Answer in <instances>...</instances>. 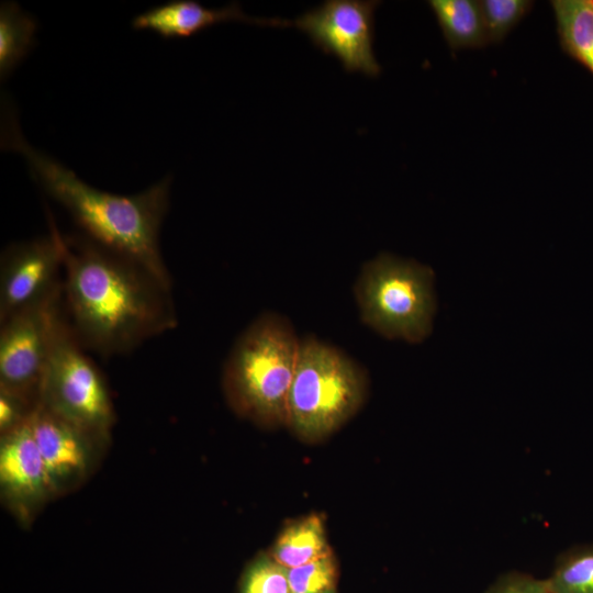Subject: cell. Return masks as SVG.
Returning a JSON list of instances; mask_svg holds the SVG:
<instances>
[{
  "instance_id": "cell-1",
  "label": "cell",
  "mask_w": 593,
  "mask_h": 593,
  "mask_svg": "<svg viewBox=\"0 0 593 593\" xmlns=\"http://www.w3.org/2000/svg\"><path fill=\"white\" fill-rule=\"evenodd\" d=\"M66 314L79 343L125 354L176 327L171 287L135 260L86 235L64 237Z\"/></svg>"
},
{
  "instance_id": "cell-2",
  "label": "cell",
  "mask_w": 593,
  "mask_h": 593,
  "mask_svg": "<svg viewBox=\"0 0 593 593\" xmlns=\"http://www.w3.org/2000/svg\"><path fill=\"white\" fill-rule=\"evenodd\" d=\"M2 136V144L25 158L34 179L68 211L87 237L143 265L171 287L159 247V232L169 206L170 176L139 193L115 194L89 186L30 145L15 119L7 120Z\"/></svg>"
},
{
  "instance_id": "cell-3",
  "label": "cell",
  "mask_w": 593,
  "mask_h": 593,
  "mask_svg": "<svg viewBox=\"0 0 593 593\" xmlns=\"http://www.w3.org/2000/svg\"><path fill=\"white\" fill-rule=\"evenodd\" d=\"M300 340L277 313H264L247 326L224 367V384L236 410L260 423L287 424Z\"/></svg>"
},
{
  "instance_id": "cell-4",
  "label": "cell",
  "mask_w": 593,
  "mask_h": 593,
  "mask_svg": "<svg viewBox=\"0 0 593 593\" xmlns=\"http://www.w3.org/2000/svg\"><path fill=\"white\" fill-rule=\"evenodd\" d=\"M363 370L345 353L310 336L300 340L288 396L287 425L300 437L329 435L361 405Z\"/></svg>"
},
{
  "instance_id": "cell-5",
  "label": "cell",
  "mask_w": 593,
  "mask_h": 593,
  "mask_svg": "<svg viewBox=\"0 0 593 593\" xmlns=\"http://www.w3.org/2000/svg\"><path fill=\"white\" fill-rule=\"evenodd\" d=\"M362 322L389 339L421 343L436 311L433 270L388 253L363 264L354 287Z\"/></svg>"
},
{
  "instance_id": "cell-6",
  "label": "cell",
  "mask_w": 593,
  "mask_h": 593,
  "mask_svg": "<svg viewBox=\"0 0 593 593\" xmlns=\"http://www.w3.org/2000/svg\"><path fill=\"white\" fill-rule=\"evenodd\" d=\"M83 350L64 311L38 400L83 433H103L112 421L111 400L101 373Z\"/></svg>"
},
{
  "instance_id": "cell-7",
  "label": "cell",
  "mask_w": 593,
  "mask_h": 593,
  "mask_svg": "<svg viewBox=\"0 0 593 593\" xmlns=\"http://www.w3.org/2000/svg\"><path fill=\"white\" fill-rule=\"evenodd\" d=\"M63 284L0 322L1 390L36 404L56 325L64 313Z\"/></svg>"
},
{
  "instance_id": "cell-8",
  "label": "cell",
  "mask_w": 593,
  "mask_h": 593,
  "mask_svg": "<svg viewBox=\"0 0 593 593\" xmlns=\"http://www.w3.org/2000/svg\"><path fill=\"white\" fill-rule=\"evenodd\" d=\"M373 0H327L294 20V26L327 55L340 60L348 72L369 77L380 74L373 52Z\"/></svg>"
},
{
  "instance_id": "cell-9",
  "label": "cell",
  "mask_w": 593,
  "mask_h": 593,
  "mask_svg": "<svg viewBox=\"0 0 593 593\" xmlns=\"http://www.w3.org/2000/svg\"><path fill=\"white\" fill-rule=\"evenodd\" d=\"M51 233L9 246L1 258L0 322L58 289L64 269V236L51 217Z\"/></svg>"
},
{
  "instance_id": "cell-10",
  "label": "cell",
  "mask_w": 593,
  "mask_h": 593,
  "mask_svg": "<svg viewBox=\"0 0 593 593\" xmlns=\"http://www.w3.org/2000/svg\"><path fill=\"white\" fill-rule=\"evenodd\" d=\"M232 21L270 26L291 25L281 19L248 16L237 2L222 8H206L193 0H174L136 15L132 26L152 31L165 38H175L191 36L212 25Z\"/></svg>"
},
{
  "instance_id": "cell-11",
  "label": "cell",
  "mask_w": 593,
  "mask_h": 593,
  "mask_svg": "<svg viewBox=\"0 0 593 593\" xmlns=\"http://www.w3.org/2000/svg\"><path fill=\"white\" fill-rule=\"evenodd\" d=\"M29 423L43 457L51 482L81 470L86 463L83 436L77 426L40 400Z\"/></svg>"
},
{
  "instance_id": "cell-12",
  "label": "cell",
  "mask_w": 593,
  "mask_h": 593,
  "mask_svg": "<svg viewBox=\"0 0 593 593\" xmlns=\"http://www.w3.org/2000/svg\"><path fill=\"white\" fill-rule=\"evenodd\" d=\"M0 478L4 486L22 494L37 493L51 483L29 418L4 433Z\"/></svg>"
},
{
  "instance_id": "cell-13",
  "label": "cell",
  "mask_w": 593,
  "mask_h": 593,
  "mask_svg": "<svg viewBox=\"0 0 593 593\" xmlns=\"http://www.w3.org/2000/svg\"><path fill=\"white\" fill-rule=\"evenodd\" d=\"M428 5L451 51L481 48L489 43L479 1L430 0Z\"/></svg>"
},
{
  "instance_id": "cell-14",
  "label": "cell",
  "mask_w": 593,
  "mask_h": 593,
  "mask_svg": "<svg viewBox=\"0 0 593 593\" xmlns=\"http://www.w3.org/2000/svg\"><path fill=\"white\" fill-rule=\"evenodd\" d=\"M562 51L593 75V0L550 1Z\"/></svg>"
},
{
  "instance_id": "cell-15",
  "label": "cell",
  "mask_w": 593,
  "mask_h": 593,
  "mask_svg": "<svg viewBox=\"0 0 593 593\" xmlns=\"http://www.w3.org/2000/svg\"><path fill=\"white\" fill-rule=\"evenodd\" d=\"M329 553L323 522L312 515L286 528L272 549L271 558L291 569Z\"/></svg>"
},
{
  "instance_id": "cell-16",
  "label": "cell",
  "mask_w": 593,
  "mask_h": 593,
  "mask_svg": "<svg viewBox=\"0 0 593 593\" xmlns=\"http://www.w3.org/2000/svg\"><path fill=\"white\" fill-rule=\"evenodd\" d=\"M37 22L16 2L0 7V75L3 80L27 55L34 43Z\"/></svg>"
},
{
  "instance_id": "cell-17",
  "label": "cell",
  "mask_w": 593,
  "mask_h": 593,
  "mask_svg": "<svg viewBox=\"0 0 593 593\" xmlns=\"http://www.w3.org/2000/svg\"><path fill=\"white\" fill-rule=\"evenodd\" d=\"M546 580L549 593H593V542L562 551Z\"/></svg>"
},
{
  "instance_id": "cell-18",
  "label": "cell",
  "mask_w": 593,
  "mask_h": 593,
  "mask_svg": "<svg viewBox=\"0 0 593 593\" xmlns=\"http://www.w3.org/2000/svg\"><path fill=\"white\" fill-rule=\"evenodd\" d=\"M489 43H500L534 7L530 0L479 1Z\"/></svg>"
},
{
  "instance_id": "cell-19",
  "label": "cell",
  "mask_w": 593,
  "mask_h": 593,
  "mask_svg": "<svg viewBox=\"0 0 593 593\" xmlns=\"http://www.w3.org/2000/svg\"><path fill=\"white\" fill-rule=\"evenodd\" d=\"M335 563L332 553L316 560L288 569L292 593H323L333 590Z\"/></svg>"
},
{
  "instance_id": "cell-20",
  "label": "cell",
  "mask_w": 593,
  "mask_h": 593,
  "mask_svg": "<svg viewBox=\"0 0 593 593\" xmlns=\"http://www.w3.org/2000/svg\"><path fill=\"white\" fill-rule=\"evenodd\" d=\"M242 593H292L288 569L273 558H260L246 572Z\"/></svg>"
},
{
  "instance_id": "cell-21",
  "label": "cell",
  "mask_w": 593,
  "mask_h": 593,
  "mask_svg": "<svg viewBox=\"0 0 593 593\" xmlns=\"http://www.w3.org/2000/svg\"><path fill=\"white\" fill-rule=\"evenodd\" d=\"M484 593H549L546 579L511 571L497 578Z\"/></svg>"
},
{
  "instance_id": "cell-22",
  "label": "cell",
  "mask_w": 593,
  "mask_h": 593,
  "mask_svg": "<svg viewBox=\"0 0 593 593\" xmlns=\"http://www.w3.org/2000/svg\"><path fill=\"white\" fill-rule=\"evenodd\" d=\"M323 593H334V592H333V590H327V591H325Z\"/></svg>"
}]
</instances>
